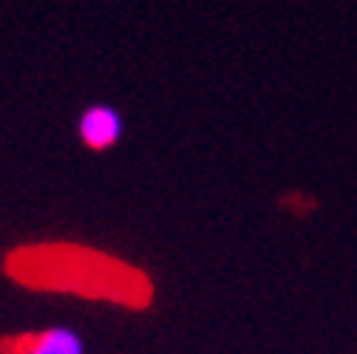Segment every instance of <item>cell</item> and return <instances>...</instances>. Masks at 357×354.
I'll return each mask as SVG.
<instances>
[{
	"mask_svg": "<svg viewBox=\"0 0 357 354\" xmlns=\"http://www.w3.org/2000/svg\"><path fill=\"white\" fill-rule=\"evenodd\" d=\"M12 275L34 278L40 286L71 289L88 298H111L119 303H145L148 278L128 263L82 247H37L12 258Z\"/></svg>",
	"mask_w": 357,
	"mask_h": 354,
	"instance_id": "6da1fadb",
	"label": "cell"
},
{
	"mask_svg": "<svg viewBox=\"0 0 357 354\" xmlns=\"http://www.w3.org/2000/svg\"><path fill=\"white\" fill-rule=\"evenodd\" d=\"M77 130L88 151H108L122 137V116L111 105H91L79 114Z\"/></svg>",
	"mask_w": 357,
	"mask_h": 354,
	"instance_id": "7a4b0ae2",
	"label": "cell"
},
{
	"mask_svg": "<svg viewBox=\"0 0 357 354\" xmlns=\"http://www.w3.org/2000/svg\"><path fill=\"white\" fill-rule=\"evenodd\" d=\"M9 354H85V343L79 332L68 326H52L31 337H23L12 346Z\"/></svg>",
	"mask_w": 357,
	"mask_h": 354,
	"instance_id": "3957f363",
	"label": "cell"
}]
</instances>
